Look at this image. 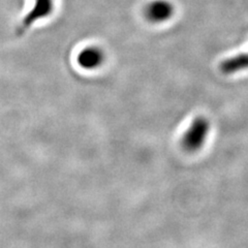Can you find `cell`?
<instances>
[{
	"instance_id": "4",
	"label": "cell",
	"mask_w": 248,
	"mask_h": 248,
	"mask_svg": "<svg viewBox=\"0 0 248 248\" xmlns=\"http://www.w3.org/2000/svg\"><path fill=\"white\" fill-rule=\"evenodd\" d=\"M104 61V53L97 48H87L83 50L79 56H78V62L84 68H96Z\"/></svg>"
},
{
	"instance_id": "3",
	"label": "cell",
	"mask_w": 248,
	"mask_h": 248,
	"mask_svg": "<svg viewBox=\"0 0 248 248\" xmlns=\"http://www.w3.org/2000/svg\"><path fill=\"white\" fill-rule=\"evenodd\" d=\"M175 9L168 0H154L146 6V18L153 23H162L173 17Z\"/></svg>"
},
{
	"instance_id": "1",
	"label": "cell",
	"mask_w": 248,
	"mask_h": 248,
	"mask_svg": "<svg viewBox=\"0 0 248 248\" xmlns=\"http://www.w3.org/2000/svg\"><path fill=\"white\" fill-rule=\"evenodd\" d=\"M209 130H210V122L205 117H198L192 121L189 128L182 139L183 148L188 152H196L201 149V147L206 142Z\"/></svg>"
},
{
	"instance_id": "2",
	"label": "cell",
	"mask_w": 248,
	"mask_h": 248,
	"mask_svg": "<svg viewBox=\"0 0 248 248\" xmlns=\"http://www.w3.org/2000/svg\"><path fill=\"white\" fill-rule=\"evenodd\" d=\"M54 9V0H34V5L23 19L19 29V33H23L32 26L36 21L48 17Z\"/></svg>"
},
{
	"instance_id": "5",
	"label": "cell",
	"mask_w": 248,
	"mask_h": 248,
	"mask_svg": "<svg viewBox=\"0 0 248 248\" xmlns=\"http://www.w3.org/2000/svg\"><path fill=\"white\" fill-rule=\"evenodd\" d=\"M247 68H248V52L230 57L229 59L222 61L219 65L220 72L226 75L235 74L238 72L244 71V69H247Z\"/></svg>"
}]
</instances>
